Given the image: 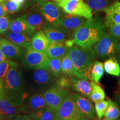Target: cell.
<instances>
[{"label":"cell","mask_w":120,"mask_h":120,"mask_svg":"<svg viewBox=\"0 0 120 120\" xmlns=\"http://www.w3.org/2000/svg\"><path fill=\"white\" fill-rule=\"evenodd\" d=\"M68 53L74 67L75 76L91 80V68L97 58L93 48L82 47L74 44L69 48Z\"/></svg>","instance_id":"cell-1"},{"label":"cell","mask_w":120,"mask_h":120,"mask_svg":"<svg viewBox=\"0 0 120 120\" xmlns=\"http://www.w3.org/2000/svg\"><path fill=\"white\" fill-rule=\"evenodd\" d=\"M105 23L98 18L87 19L73 34V42L82 47H92L105 34Z\"/></svg>","instance_id":"cell-2"},{"label":"cell","mask_w":120,"mask_h":120,"mask_svg":"<svg viewBox=\"0 0 120 120\" xmlns=\"http://www.w3.org/2000/svg\"><path fill=\"white\" fill-rule=\"evenodd\" d=\"M2 92L12 96L27 98L25 80L19 65L15 61H10L8 73L2 82Z\"/></svg>","instance_id":"cell-3"},{"label":"cell","mask_w":120,"mask_h":120,"mask_svg":"<svg viewBox=\"0 0 120 120\" xmlns=\"http://www.w3.org/2000/svg\"><path fill=\"white\" fill-rule=\"evenodd\" d=\"M26 98L0 93V120H11L20 113H26Z\"/></svg>","instance_id":"cell-4"},{"label":"cell","mask_w":120,"mask_h":120,"mask_svg":"<svg viewBox=\"0 0 120 120\" xmlns=\"http://www.w3.org/2000/svg\"><path fill=\"white\" fill-rule=\"evenodd\" d=\"M93 49L97 58L101 60L107 59L118 53L120 42L113 35L106 33L94 45Z\"/></svg>","instance_id":"cell-5"},{"label":"cell","mask_w":120,"mask_h":120,"mask_svg":"<svg viewBox=\"0 0 120 120\" xmlns=\"http://www.w3.org/2000/svg\"><path fill=\"white\" fill-rule=\"evenodd\" d=\"M49 58L46 52L27 49L23 56V64L26 68L36 70L39 69L49 70Z\"/></svg>","instance_id":"cell-6"},{"label":"cell","mask_w":120,"mask_h":120,"mask_svg":"<svg viewBox=\"0 0 120 120\" xmlns=\"http://www.w3.org/2000/svg\"><path fill=\"white\" fill-rule=\"evenodd\" d=\"M83 115L76 105L73 94H69L55 111L54 120H74Z\"/></svg>","instance_id":"cell-7"},{"label":"cell","mask_w":120,"mask_h":120,"mask_svg":"<svg viewBox=\"0 0 120 120\" xmlns=\"http://www.w3.org/2000/svg\"><path fill=\"white\" fill-rule=\"evenodd\" d=\"M58 5L67 14L91 19L92 10L83 0H64L57 3Z\"/></svg>","instance_id":"cell-8"},{"label":"cell","mask_w":120,"mask_h":120,"mask_svg":"<svg viewBox=\"0 0 120 120\" xmlns=\"http://www.w3.org/2000/svg\"><path fill=\"white\" fill-rule=\"evenodd\" d=\"M43 94L47 107L55 111L70 94L68 89L62 87L55 82L49 86Z\"/></svg>","instance_id":"cell-9"},{"label":"cell","mask_w":120,"mask_h":120,"mask_svg":"<svg viewBox=\"0 0 120 120\" xmlns=\"http://www.w3.org/2000/svg\"><path fill=\"white\" fill-rule=\"evenodd\" d=\"M40 12L49 24L58 26L61 17V7L56 2L37 0Z\"/></svg>","instance_id":"cell-10"},{"label":"cell","mask_w":120,"mask_h":120,"mask_svg":"<svg viewBox=\"0 0 120 120\" xmlns=\"http://www.w3.org/2000/svg\"><path fill=\"white\" fill-rule=\"evenodd\" d=\"M87 20L80 16H73L65 13L61 15L57 27H59L68 33L72 38L73 34Z\"/></svg>","instance_id":"cell-11"},{"label":"cell","mask_w":120,"mask_h":120,"mask_svg":"<svg viewBox=\"0 0 120 120\" xmlns=\"http://www.w3.org/2000/svg\"><path fill=\"white\" fill-rule=\"evenodd\" d=\"M55 76L49 70L39 69L34 70L31 75V80L33 86L41 89H45L53 83Z\"/></svg>","instance_id":"cell-12"},{"label":"cell","mask_w":120,"mask_h":120,"mask_svg":"<svg viewBox=\"0 0 120 120\" xmlns=\"http://www.w3.org/2000/svg\"><path fill=\"white\" fill-rule=\"evenodd\" d=\"M72 94L76 105L81 112L90 119L95 120V109L92 102L79 93H74Z\"/></svg>","instance_id":"cell-13"},{"label":"cell","mask_w":120,"mask_h":120,"mask_svg":"<svg viewBox=\"0 0 120 120\" xmlns=\"http://www.w3.org/2000/svg\"><path fill=\"white\" fill-rule=\"evenodd\" d=\"M0 49L7 58L17 59L23 56L25 51L4 38L0 37Z\"/></svg>","instance_id":"cell-14"},{"label":"cell","mask_w":120,"mask_h":120,"mask_svg":"<svg viewBox=\"0 0 120 120\" xmlns=\"http://www.w3.org/2000/svg\"><path fill=\"white\" fill-rule=\"evenodd\" d=\"M43 31L51 42H64L69 39L72 38L68 33L62 28L50 24L45 27Z\"/></svg>","instance_id":"cell-15"},{"label":"cell","mask_w":120,"mask_h":120,"mask_svg":"<svg viewBox=\"0 0 120 120\" xmlns=\"http://www.w3.org/2000/svg\"><path fill=\"white\" fill-rule=\"evenodd\" d=\"M104 12L106 13V27L120 25V1H115L105 9Z\"/></svg>","instance_id":"cell-16"},{"label":"cell","mask_w":120,"mask_h":120,"mask_svg":"<svg viewBox=\"0 0 120 120\" xmlns=\"http://www.w3.org/2000/svg\"><path fill=\"white\" fill-rule=\"evenodd\" d=\"M9 30L14 32L26 34L31 36L36 32L35 29L27 23L23 16H21L10 21Z\"/></svg>","instance_id":"cell-17"},{"label":"cell","mask_w":120,"mask_h":120,"mask_svg":"<svg viewBox=\"0 0 120 120\" xmlns=\"http://www.w3.org/2000/svg\"><path fill=\"white\" fill-rule=\"evenodd\" d=\"M51 41L45 34L43 30L37 31L31 37L30 47L37 51L46 52Z\"/></svg>","instance_id":"cell-18"},{"label":"cell","mask_w":120,"mask_h":120,"mask_svg":"<svg viewBox=\"0 0 120 120\" xmlns=\"http://www.w3.org/2000/svg\"><path fill=\"white\" fill-rule=\"evenodd\" d=\"M4 38L22 49H28L31 46V37L26 34L7 31L4 34Z\"/></svg>","instance_id":"cell-19"},{"label":"cell","mask_w":120,"mask_h":120,"mask_svg":"<svg viewBox=\"0 0 120 120\" xmlns=\"http://www.w3.org/2000/svg\"><path fill=\"white\" fill-rule=\"evenodd\" d=\"M25 105L26 113H27L47 107L43 94L40 92L30 96L26 100Z\"/></svg>","instance_id":"cell-20"},{"label":"cell","mask_w":120,"mask_h":120,"mask_svg":"<svg viewBox=\"0 0 120 120\" xmlns=\"http://www.w3.org/2000/svg\"><path fill=\"white\" fill-rule=\"evenodd\" d=\"M27 23L35 29L36 31L43 30L49 25L40 12H32L22 16Z\"/></svg>","instance_id":"cell-21"},{"label":"cell","mask_w":120,"mask_h":120,"mask_svg":"<svg viewBox=\"0 0 120 120\" xmlns=\"http://www.w3.org/2000/svg\"><path fill=\"white\" fill-rule=\"evenodd\" d=\"M68 52V47L64 42H51L48 47L46 53L49 58H62Z\"/></svg>","instance_id":"cell-22"},{"label":"cell","mask_w":120,"mask_h":120,"mask_svg":"<svg viewBox=\"0 0 120 120\" xmlns=\"http://www.w3.org/2000/svg\"><path fill=\"white\" fill-rule=\"evenodd\" d=\"M72 88L74 91L84 96L90 98L91 92V83L86 79L72 76Z\"/></svg>","instance_id":"cell-23"},{"label":"cell","mask_w":120,"mask_h":120,"mask_svg":"<svg viewBox=\"0 0 120 120\" xmlns=\"http://www.w3.org/2000/svg\"><path fill=\"white\" fill-rule=\"evenodd\" d=\"M32 120H54L55 111L49 107L27 113Z\"/></svg>","instance_id":"cell-24"},{"label":"cell","mask_w":120,"mask_h":120,"mask_svg":"<svg viewBox=\"0 0 120 120\" xmlns=\"http://www.w3.org/2000/svg\"><path fill=\"white\" fill-rule=\"evenodd\" d=\"M105 71L108 74L112 76H120V65L116 57H111L106 60L103 63Z\"/></svg>","instance_id":"cell-25"},{"label":"cell","mask_w":120,"mask_h":120,"mask_svg":"<svg viewBox=\"0 0 120 120\" xmlns=\"http://www.w3.org/2000/svg\"><path fill=\"white\" fill-rule=\"evenodd\" d=\"M90 83L91 85V92L90 96V100L94 103L104 100L106 98V95L102 87L93 81H91Z\"/></svg>","instance_id":"cell-26"},{"label":"cell","mask_w":120,"mask_h":120,"mask_svg":"<svg viewBox=\"0 0 120 120\" xmlns=\"http://www.w3.org/2000/svg\"><path fill=\"white\" fill-rule=\"evenodd\" d=\"M86 3L94 11H104L112 3L117 0H85Z\"/></svg>","instance_id":"cell-27"},{"label":"cell","mask_w":120,"mask_h":120,"mask_svg":"<svg viewBox=\"0 0 120 120\" xmlns=\"http://www.w3.org/2000/svg\"><path fill=\"white\" fill-rule=\"evenodd\" d=\"M107 100L109 101V105L105 112L103 119L105 120L117 119L120 117V107L115 102L111 100V99L108 98Z\"/></svg>","instance_id":"cell-28"},{"label":"cell","mask_w":120,"mask_h":120,"mask_svg":"<svg viewBox=\"0 0 120 120\" xmlns=\"http://www.w3.org/2000/svg\"><path fill=\"white\" fill-rule=\"evenodd\" d=\"M61 71L62 73L68 77L75 76V69L72 60L68 53L62 58L61 61Z\"/></svg>","instance_id":"cell-29"},{"label":"cell","mask_w":120,"mask_h":120,"mask_svg":"<svg viewBox=\"0 0 120 120\" xmlns=\"http://www.w3.org/2000/svg\"><path fill=\"white\" fill-rule=\"evenodd\" d=\"M104 74V67L102 62L96 61L93 64L91 70V81L99 83Z\"/></svg>","instance_id":"cell-30"},{"label":"cell","mask_w":120,"mask_h":120,"mask_svg":"<svg viewBox=\"0 0 120 120\" xmlns=\"http://www.w3.org/2000/svg\"><path fill=\"white\" fill-rule=\"evenodd\" d=\"M62 58H49V70L56 78H59L62 74L61 71Z\"/></svg>","instance_id":"cell-31"},{"label":"cell","mask_w":120,"mask_h":120,"mask_svg":"<svg viewBox=\"0 0 120 120\" xmlns=\"http://www.w3.org/2000/svg\"><path fill=\"white\" fill-rule=\"evenodd\" d=\"M109 105V100H102L97 102L94 105V109L97 117L99 120H101L104 116L105 112L107 109Z\"/></svg>","instance_id":"cell-32"},{"label":"cell","mask_w":120,"mask_h":120,"mask_svg":"<svg viewBox=\"0 0 120 120\" xmlns=\"http://www.w3.org/2000/svg\"><path fill=\"white\" fill-rule=\"evenodd\" d=\"M2 4L7 15L19 11L21 7V4L12 0H4Z\"/></svg>","instance_id":"cell-33"},{"label":"cell","mask_w":120,"mask_h":120,"mask_svg":"<svg viewBox=\"0 0 120 120\" xmlns=\"http://www.w3.org/2000/svg\"><path fill=\"white\" fill-rule=\"evenodd\" d=\"M10 61L6 59L0 63V81L2 82L10 69Z\"/></svg>","instance_id":"cell-34"},{"label":"cell","mask_w":120,"mask_h":120,"mask_svg":"<svg viewBox=\"0 0 120 120\" xmlns=\"http://www.w3.org/2000/svg\"><path fill=\"white\" fill-rule=\"evenodd\" d=\"M56 82L60 86L66 89L72 87V86L71 77H68L65 75L58 78V80Z\"/></svg>","instance_id":"cell-35"},{"label":"cell","mask_w":120,"mask_h":120,"mask_svg":"<svg viewBox=\"0 0 120 120\" xmlns=\"http://www.w3.org/2000/svg\"><path fill=\"white\" fill-rule=\"evenodd\" d=\"M10 19L6 16L0 17V34H4L9 30Z\"/></svg>","instance_id":"cell-36"},{"label":"cell","mask_w":120,"mask_h":120,"mask_svg":"<svg viewBox=\"0 0 120 120\" xmlns=\"http://www.w3.org/2000/svg\"><path fill=\"white\" fill-rule=\"evenodd\" d=\"M109 33L120 40V25L109 27Z\"/></svg>","instance_id":"cell-37"},{"label":"cell","mask_w":120,"mask_h":120,"mask_svg":"<svg viewBox=\"0 0 120 120\" xmlns=\"http://www.w3.org/2000/svg\"><path fill=\"white\" fill-rule=\"evenodd\" d=\"M11 120H32L29 116H28V115L27 114H23V113H20L19 115H16V116L14 117Z\"/></svg>","instance_id":"cell-38"},{"label":"cell","mask_w":120,"mask_h":120,"mask_svg":"<svg viewBox=\"0 0 120 120\" xmlns=\"http://www.w3.org/2000/svg\"><path fill=\"white\" fill-rule=\"evenodd\" d=\"M114 102H115L118 105V107L120 108V81L119 82L118 87L116 92V94H115Z\"/></svg>","instance_id":"cell-39"},{"label":"cell","mask_w":120,"mask_h":120,"mask_svg":"<svg viewBox=\"0 0 120 120\" xmlns=\"http://www.w3.org/2000/svg\"><path fill=\"white\" fill-rule=\"evenodd\" d=\"M7 15L6 12L4 11V6H3L2 2L0 3V17H2V16H6Z\"/></svg>","instance_id":"cell-40"},{"label":"cell","mask_w":120,"mask_h":120,"mask_svg":"<svg viewBox=\"0 0 120 120\" xmlns=\"http://www.w3.org/2000/svg\"><path fill=\"white\" fill-rule=\"evenodd\" d=\"M6 59H7L6 56L4 55V53L0 49V63L2 62V61H4V60H6Z\"/></svg>","instance_id":"cell-41"},{"label":"cell","mask_w":120,"mask_h":120,"mask_svg":"<svg viewBox=\"0 0 120 120\" xmlns=\"http://www.w3.org/2000/svg\"><path fill=\"white\" fill-rule=\"evenodd\" d=\"M74 120H92L90 119V118L87 117L85 116V115H81V116H79V117L76 118V119Z\"/></svg>","instance_id":"cell-42"},{"label":"cell","mask_w":120,"mask_h":120,"mask_svg":"<svg viewBox=\"0 0 120 120\" xmlns=\"http://www.w3.org/2000/svg\"><path fill=\"white\" fill-rule=\"evenodd\" d=\"M12 1H15V2L18 3V4H21V5L22 4H23V3L25 2V0H12Z\"/></svg>","instance_id":"cell-43"},{"label":"cell","mask_w":120,"mask_h":120,"mask_svg":"<svg viewBox=\"0 0 120 120\" xmlns=\"http://www.w3.org/2000/svg\"><path fill=\"white\" fill-rule=\"evenodd\" d=\"M117 59L118 62L120 63V51L119 52H118V53L117 54Z\"/></svg>","instance_id":"cell-44"},{"label":"cell","mask_w":120,"mask_h":120,"mask_svg":"<svg viewBox=\"0 0 120 120\" xmlns=\"http://www.w3.org/2000/svg\"><path fill=\"white\" fill-rule=\"evenodd\" d=\"M2 91V82H1V81H0V93Z\"/></svg>","instance_id":"cell-45"},{"label":"cell","mask_w":120,"mask_h":120,"mask_svg":"<svg viewBox=\"0 0 120 120\" xmlns=\"http://www.w3.org/2000/svg\"><path fill=\"white\" fill-rule=\"evenodd\" d=\"M54 1H55V2H56L57 4V3H58V2H61V1H64V0H54Z\"/></svg>","instance_id":"cell-46"},{"label":"cell","mask_w":120,"mask_h":120,"mask_svg":"<svg viewBox=\"0 0 120 120\" xmlns=\"http://www.w3.org/2000/svg\"><path fill=\"white\" fill-rule=\"evenodd\" d=\"M102 120H105L104 119H102ZM120 120L119 118H117V119H116V120Z\"/></svg>","instance_id":"cell-47"},{"label":"cell","mask_w":120,"mask_h":120,"mask_svg":"<svg viewBox=\"0 0 120 120\" xmlns=\"http://www.w3.org/2000/svg\"><path fill=\"white\" fill-rule=\"evenodd\" d=\"M3 1H4V0H0V3H1V2H2Z\"/></svg>","instance_id":"cell-48"},{"label":"cell","mask_w":120,"mask_h":120,"mask_svg":"<svg viewBox=\"0 0 120 120\" xmlns=\"http://www.w3.org/2000/svg\"><path fill=\"white\" fill-rule=\"evenodd\" d=\"M119 119H120V118H119Z\"/></svg>","instance_id":"cell-49"}]
</instances>
